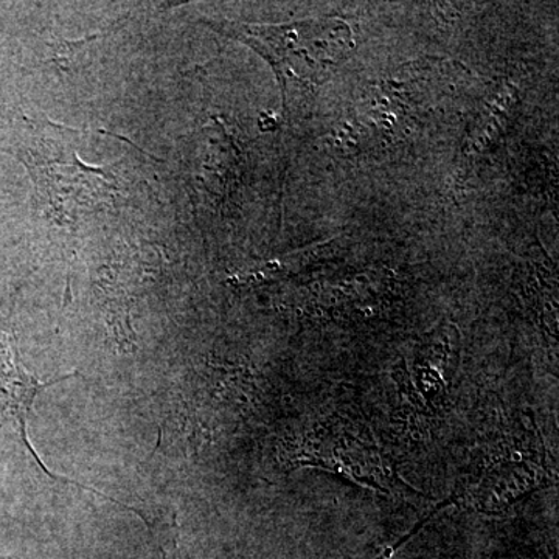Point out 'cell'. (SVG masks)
<instances>
[{
	"mask_svg": "<svg viewBox=\"0 0 559 559\" xmlns=\"http://www.w3.org/2000/svg\"><path fill=\"white\" fill-rule=\"evenodd\" d=\"M201 24L246 44L264 58L282 87L283 106L289 114L297 102H305L333 70L355 50V33L340 17L288 22V24H246L209 21Z\"/></svg>",
	"mask_w": 559,
	"mask_h": 559,
	"instance_id": "6da1fadb",
	"label": "cell"
},
{
	"mask_svg": "<svg viewBox=\"0 0 559 559\" xmlns=\"http://www.w3.org/2000/svg\"><path fill=\"white\" fill-rule=\"evenodd\" d=\"M297 440L285 444V457L290 465H318L340 471L364 485L381 487L384 466L377 448L358 432L352 423L334 421Z\"/></svg>",
	"mask_w": 559,
	"mask_h": 559,
	"instance_id": "277c9868",
	"label": "cell"
},
{
	"mask_svg": "<svg viewBox=\"0 0 559 559\" xmlns=\"http://www.w3.org/2000/svg\"><path fill=\"white\" fill-rule=\"evenodd\" d=\"M35 124V123H33ZM35 131L36 127H35ZM35 145L22 150L20 159L27 165L39 204L44 212L49 213L51 221L61 226L72 224L70 218V202H73L76 215L81 212H91L92 207L81 197L79 187L91 190L103 201L119 190L117 179L106 180V173L98 168L86 167L81 164L75 151L64 154V150L55 145H46L39 132H36Z\"/></svg>",
	"mask_w": 559,
	"mask_h": 559,
	"instance_id": "7a4b0ae2",
	"label": "cell"
},
{
	"mask_svg": "<svg viewBox=\"0 0 559 559\" xmlns=\"http://www.w3.org/2000/svg\"><path fill=\"white\" fill-rule=\"evenodd\" d=\"M518 90L513 84H507L506 90L499 92L498 97L489 105L487 112L481 116V120L477 123L476 130L468 140L466 151L468 154L480 153L481 150L488 148L491 140L499 134L498 124L502 127L509 119V110L511 105L516 102Z\"/></svg>",
	"mask_w": 559,
	"mask_h": 559,
	"instance_id": "8992f818",
	"label": "cell"
},
{
	"mask_svg": "<svg viewBox=\"0 0 559 559\" xmlns=\"http://www.w3.org/2000/svg\"><path fill=\"white\" fill-rule=\"evenodd\" d=\"M76 374L79 373L73 371V373L64 374V377L57 378V380L46 382L38 380L22 364L13 334L0 331V429L5 430L16 439L17 443L31 455L36 468L47 479L73 485V487H79L84 491L94 492V495H98L100 498L109 500V502L119 503L121 507V502H117L108 495H103L97 489L51 473L46 463L40 460L38 452L33 450L31 439H28L27 423L36 396L43 390L53 388L58 382L69 380V378L76 377Z\"/></svg>",
	"mask_w": 559,
	"mask_h": 559,
	"instance_id": "3957f363",
	"label": "cell"
},
{
	"mask_svg": "<svg viewBox=\"0 0 559 559\" xmlns=\"http://www.w3.org/2000/svg\"><path fill=\"white\" fill-rule=\"evenodd\" d=\"M521 452L510 450L489 460L485 469L469 481L454 500L465 499L477 510L502 513L520 502L530 492L543 487V465L535 460L522 457Z\"/></svg>",
	"mask_w": 559,
	"mask_h": 559,
	"instance_id": "5b68a950",
	"label": "cell"
}]
</instances>
